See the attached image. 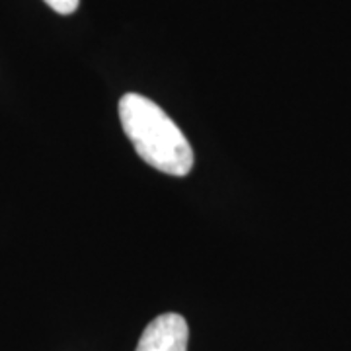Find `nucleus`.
Returning a JSON list of instances; mask_svg holds the SVG:
<instances>
[{
	"mask_svg": "<svg viewBox=\"0 0 351 351\" xmlns=\"http://www.w3.org/2000/svg\"><path fill=\"white\" fill-rule=\"evenodd\" d=\"M119 119L138 156L154 170L176 178L191 172L193 149L158 104L129 92L119 100Z\"/></svg>",
	"mask_w": 351,
	"mask_h": 351,
	"instance_id": "f257e3e1",
	"label": "nucleus"
},
{
	"mask_svg": "<svg viewBox=\"0 0 351 351\" xmlns=\"http://www.w3.org/2000/svg\"><path fill=\"white\" fill-rule=\"evenodd\" d=\"M189 328L184 316L166 313L145 328L135 351H188Z\"/></svg>",
	"mask_w": 351,
	"mask_h": 351,
	"instance_id": "f03ea898",
	"label": "nucleus"
},
{
	"mask_svg": "<svg viewBox=\"0 0 351 351\" xmlns=\"http://www.w3.org/2000/svg\"><path fill=\"white\" fill-rule=\"evenodd\" d=\"M51 10H55L57 14H63V16H69L73 14L78 8L80 0H43Z\"/></svg>",
	"mask_w": 351,
	"mask_h": 351,
	"instance_id": "7ed1b4c3",
	"label": "nucleus"
}]
</instances>
